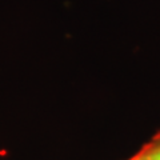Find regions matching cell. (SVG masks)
Returning <instances> with one entry per match:
<instances>
[{
    "instance_id": "cell-1",
    "label": "cell",
    "mask_w": 160,
    "mask_h": 160,
    "mask_svg": "<svg viewBox=\"0 0 160 160\" xmlns=\"http://www.w3.org/2000/svg\"><path fill=\"white\" fill-rule=\"evenodd\" d=\"M132 160H160V140L158 144L146 148L138 158H133Z\"/></svg>"
}]
</instances>
